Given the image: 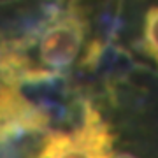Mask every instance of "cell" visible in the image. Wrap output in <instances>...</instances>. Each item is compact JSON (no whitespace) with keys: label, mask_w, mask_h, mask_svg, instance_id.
Wrapping results in <instances>:
<instances>
[{"label":"cell","mask_w":158,"mask_h":158,"mask_svg":"<svg viewBox=\"0 0 158 158\" xmlns=\"http://www.w3.org/2000/svg\"><path fill=\"white\" fill-rule=\"evenodd\" d=\"M132 49L141 56L151 60L158 72V4L151 6L144 12L141 32L139 37L132 42Z\"/></svg>","instance_id":"1"}]
</instances>
